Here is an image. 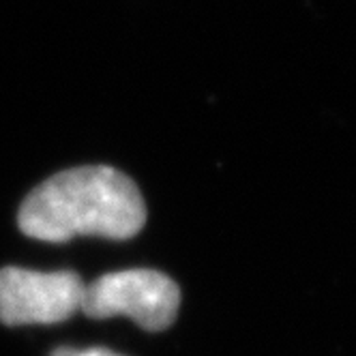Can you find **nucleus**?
I'll use <instances>...</instances> for the list:
<instances>
[{
  "mask_svg": "<svg viewBox=\"0 0 356 356\" xmlns=\"http://www.w3.org/2000/svg\"><path fill=\"white\" fill-rule=\"evenodd\" d=\"M178 305L181 290L168 275L152 268H129L86 284L80 309L97 320L127 316L150 333H159L174 324Z\"/></svg>",
  "mask_w": 356,
  "mask_h": 356,
  "instance_id": "2",
  "label": "nucleus"
},
{
  "mask_svg": "<svg viewBox=\"0 0 356 356\" xmlns=\"http://www.w3.org/2000/svg\"><path fill=\"white\" fill-rule=\"evenodd\" d=\"M84 282L78 273H37L7 266L0 270V322L7 326L56 324L80 309Z\"/></svg>",
  "mask_w": 356,
  "mask_h": 356,
  "instance_id": "3",
  "label": "nucleus"
},
{
  "mask_svg": "<svg viewBox=\"0 0 356 356\" xmlns=\"http://www.w3.org/2000/svg\"><path fill=\"white\" fill-rule=\"evenodd\" d=\"M52 356H120L106 348H88V350H73V348H60Z\"/></svg>",
  "mask_w": 356,
  "mask_h": 356,
  "instance_id": "4",
  "label": "nucleus"
},
{
  "mask_svg": "<svg viewBox=\"0 0 356 356\" xmlns=\"http://www.w3.org/2000/svg\"><path fill=\"white\" fill-rule=\"evenodd\" d=\"M19 230L43 243L73 236L127 241L146 223V204L129 176L108 165L58 172L29 193L17 215Z\"/></svg>",
  "mask_w": 356,
  "mask_h": 356,
  "instance_id": "1",
  "label": "nucleus"
}]
</instances>
